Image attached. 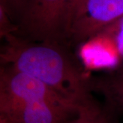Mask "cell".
<instances>
[{"instance_id":"obj_13","label":"cell","mask_w":123,"mask_h":123,"mask_svg":"<svg viewBox=\"0 0 123 123\" xmlns=\"http://www.w3.org/2000/svg\"><path fill=\"white\" fill-rule=\"evenodd\" d=\"M0 123H7L6 120H4V119H2V118H0Z\"/></svg>"},{"instance_id":"obj_12","label":"cell","mask_w":123,"mask_h":123,"mask_svg":"<svg viewBox=\"0 0 123 123\" xmlns=\"http://www.w3.org/2000/svg\"><path fill=\"white\" fill-rule=\"evenodd\" d=\"M86 0H70L68 10V17H67V30H66V38L70 30V27L75 18L79 14L82 7L84 6Z\"/></svg>"},{"instance_id":"obj_7","label":"cell","mask_w":123,"mask_h":123,"mask_svg":"<svg viewBox=\"0 0 123 123\" xmlns=\"http://www.w3.org/2000/svg\"><path fill=\"white\" fill-rule=\"evenodd\" d=\"M90 91L99 93L105 106L116 114L123 113V64L116 69L88 78Z\"/></svg>"},{"instance_id":"obj_8","label":"cell","mask_w":123,"mask_h":123,"mask_svg":"<svg viewBox=\"0 0 123 123\" xmlns=\"http://www.w3.org/2000/svg\"><path fill=\"white\" fill-rule=\"evenodd\" d=\"M116 116L106 106L101 107L93 98L81 104L77 114L66 123H116Z\"/></svg>"},{"instance_id":"obj_1","label":"cell","mask_w":123,"mask_h":123,"mask_svg":"<svg viewBox=\"0 0 123 123\" xmlns=\"http://www.w3.org/2000/svg\"><path fill=\"white\" fill-rule=\"evenodd\" d=\"M3 40L1 66L39 79L79 105L93 98L88 77L60 43L34 42L17 34L7 36Z\"/></svg>"},{"instance_id":"obj_4","label":"cell","mask_w":123,"mask_h":123,"mask_svg":"<svg viewBox=\"0 0 123 123\" xmlns=\"http://www.w3.org/2000/svg\"><path fill=\"white\" fill-rule=\"evenodd\" d=\"M123 17V0H86L67 38L81 44Z\"/></svg>"},{"instance_id":"obj_10","label":"cell","mask_w":123,"mask_h":123,"mask_svg":"<svg viewBox=\"0 0 123 123\" xmlns=\"http://www.w3.org/2000/svg\"><path fill=\"white\" fill-rule=\"evenodd\" d=\"M18 27L14 22L6 8L0 4V37L3 39L10 34H17Z\"/></svg>"},{"instance_id":"obj_9","label":"cell","mask_w":123,"mask_h":123,"mask_svg":"<svg viewBox=\"0 0 123 123\" xmlns=\"http://www.w3.org/2000/svg\"><path fill=\"white\" fill-rule=\"evenodd\" d=\"M101 31H105L114 40L123 61V17Z\"/></svg>"},{"instance_id":"obj_3","label":"cell","mask_w":123,"mask_h":123,"mask_svg":"<svg viewBox=\"0 0 123 123\" xmlns=\"http://www.w3.org/2000/svg\"><path fill=\"white\" fill-rule=\"evenodd\" d=\"M51 102L79 107L39 79L6 66L0 68V103Z\"/></svg>"},{"instance_id":"obj_11","label":"cell","mask_w":123,"mask_h":123,"mask_svg":"<svg viewBox=\"0 0 123 123\" xmlns=\"http://www.w3.org/2000/svg\"><path fill=\"white\" fill-rule=\"evenodd\" d=\"M27 1V0H0V4L6 8L14 22L16 23Z\"/></svg>"},{"instance_id":"obj_2","label":"cell","mask_w":123,"mask_h":123,"mask_svg":"<svg viewBox=\"0 0 123 123\" xmlns=\"http://www.w3.org/2000/svg\"><path fill=\"white\" fill-rule=\"evenodd\" d=\"M70 0H27L16 23L18 36L34 42L66 38Z\"/></svg>"},{"instance_id":"obj_6","label":"cell","mask_w":123,"mask_h":123,"mask_svg":"<svg viewBox=\"0 0 123 123\" xmlns=\"http://www.w3.org/2000/svg\"><path fill=\"white\" fill-rule=\"evenodd\" d=\"M78 55L84 68L90 71H110L123 64L114 40L103 31L81 43Z\"/></svg>"},{"instance_id":"obj_5","label":"cell","mask_w":123,"mask_h":123,"mask_svg":"<svg viewBox=\"0 0 123 123\" xmlns=\"http://www.w3.org/2000/svg\"><path fill=\"white\" fill-rule=\"evenodd\" d=\"M79 107L51 102H4L0 103V118L8 123H66Z\"/></svg>"}]
</instances>
